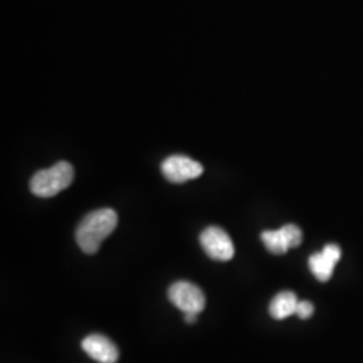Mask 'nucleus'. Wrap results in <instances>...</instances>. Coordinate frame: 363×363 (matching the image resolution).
Here are the masks:
<instances>
[{"label":"nucleus","mask_w":363,"mask_h":363,"mask_svg":"<svg viewBox=\"0 0 363 363\" xmlns=\"http://www.w3.org/2000/svg\"><path fill=\"white\" fill-rule=\"evenodd\" d=\"M118 217L112 208H100L89 213L79 222L76 230L79 249L86 255H94L109 234L116 229Z\"/></svg>","instance_id":"f257e3e1"},{"label":"nucleus","mask_w":363,"mask_h":363,"mask_svg":"<svg viewBox=\"0 0 363 363\" xmlns=\"http://www.w3.org/2000/svg\"><path fill=\"white\" fill-rule=\"evenodd\" d=\"M74 179V169L67 162H58L50 169H40L30 182V190L39 198H52L67 189Z\"/></svg>","instance_id":"f03ea898"},{"label":"nucleus","mask_w":363,"mask_h":363,"mask_svg":"<svg viewBox=\"0 0 363 363\" xmlns=\"http://www.w3.org/2000/svg\"><path fill=\"white\" fill-rule=\"evenodd\" d=\"M169 298L183 313L194 312L199 315L206 306V298L202 289L189 281H178L169 286Z\"/></svg>","instance_id":"7ed1b4c3"},{"label":"nucleus","mask_w":363,"mask_h":363,"mask_svg":"<svg viewBox=\"0 0 363 363\" xmlns=\"http://www.w3.org/2000/svg\"><path fill=\"white\" fill-rule=\"evenodd\" d=\"M201 245L210 259L216 261H229L234 257L232 238L218 226H210L199 237Z\"/></svg>","instance_id":"20e7f679"},{"label":"nucleus","mask_w":363,"mask_h":363,"mask_svg":"<svg viewBox=\"0 0 363 363\" xmlns=\"http://www.w3.org/2000/svg\"><path fill=\"white\" fill-rule=\"evenodd\" d=\"M261 240L272 255H284L289 249L298 247L303 241L300 228L288 223L277 230H265L261 233Z\"/></svg>","instance_id":"39448f33"},{"label":"nucleus","mask_w":363,"mask_h":363,"mask_svg":"<svg viewBox=\"0 0 363 363\" xmlns=\"http://www.w3.org/2000/svg\"><path fill=\"white\" fill-rule=\"evenodd\" d=\"M162 172L167 181L184 183L201 177L203 166L187 156L172 155L162 163Z\"/></svg>","instance_id":"423d86ee"},{"label":"nucleus","mask_w":363,"mask_h":363,"mask_svg":"<svg viewBox=\"0 0 363 363\" xmlns=\"http://www.w3.org/2000/svg\"><path fill=\"white\" fill-rule=\"evenodd\" d=\"M342 257V250L335 244H328L322 252L312 255L308 259L310 271L316 277V280L325 283L333 277L335 265Z\"/></svg>","instance_id":"0eeeda50"},{"label":"nucleus","mask_w":363,"mask_h":363,"mask_svg":"<svg viewBox=\"0 0 363 363\" xmlns=\"http://www.w3.org/2000/svg\"><path fill=\"white\" fill-rule=\"evenodd\" d=\"M81 346L91 359L99 363H116L118 359L116 345L104 335L91 334L82 340Z\"/></svg>","instance_id":"6e6552de"},{"label":"nucleus","mask_w":363,"mask_h":363,"mask_svg":"<svg viewBox=\"0 0 363 363\" xmlns=\"http://www.w3.org/2000/svg\"><path fill=\"white\" fill-rule=\"evenodd\" d=\"M298 300L294 292H280L272 298L269 304V313L273 319L283 320L296 313Z\"/></svg>","instance_id":"1a4fd4ad"},{"label":"nucleus","mask_w":363,"mask_h":363,"mask_svg":"<svg viewBox=\"0 0 363 363\" xmlns=\"http://www.w3.org/2000/svg\"><path fill=\"white\" fill-rule=\"evenodd\" d=\"M313 313V306L310 301H298L296 315L300 319H308Z\"/></svg>","instance_id":"9d476101"},{"label":"nucleus","mask_w":363,"mask_h":363,"mask_svg":"<svg viewBox=\"0 0 363 363\" xmlns=\"http://www.w3.org/2000/svg\"><path fill=\"white\" fill-rule=\"evenodd\" d=\"M196 316H198V313H194V312H187V313H184V322L186 323H195V320H196Z\"/></svg>","instance_id":"9b49d317"}]
</instances>
